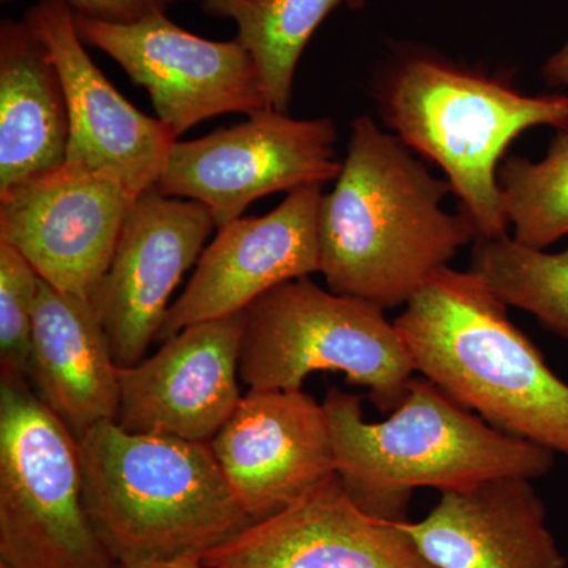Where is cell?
I'll use <instances>...</instances> for the list:
<instances>
[{"label":"cell","mask_w":568,"mask_h":568,"mask_svg":"<svg viewBox=\"0 0 568 568\" xmlns=\"http://www.w3.org/2000/svg\"><path fill=\"white\" fill-rule=\"evenodd\" d=\"M0 564L118 568L85 510L80 444L26 377H0Z\"/></svg>","instance_id":"7"},{"label":"cell","mask_w":568,"mask_h":568,"mask_svg":"<svg viewBox=\"0 0 568 568\" xmlns=\"http://www.w3.org/2000/svg\"><path fill=\"white\" fill-rule=\"evenodd\" d=\"M345 2L351 0H204L203 9L234 22L235 40L253 55L272 110L287 112L302 52Z\"/></svg>","instance_id":"20"},{"label":"cell","mask_w":568,"mask_h":568,"mask_svg":"<svg viewBox=\"0 0 568 568\" xmlns=\"http://www.w3.org/2000/svg\"><path fill=\"white\" fill-rule=\"evenodd\" d=\"M245 312L182 328L152 357L119 366L115 424L134 435L211 443L234 413Z\"/></svg>","instance_id":"13"},{"label":"cell","mask_w":568,"mask_h":568,"mask_svg":"<svg viewBox=\"0 0 568 568\" xmlns=\"http://www.w3.org/2000/svg\"><path fill=\"white\" fill-rule=\"evenodd\" d=\"M384 122L450 183L477 239L507 234L497 163L534 126L568 129V95H525L497 77L410 54L377 81Z\"/></svg>","instance_id":"5"},{"label":"cell","mask_w":568,"mask_h":568,"mask_svg":"<svg viewBox=\"0 0 568 568\" xmlns=\"http://www.w3.org/2000/svg\"><path fill=\"white\" fill-rule=\"evenodd\" d=\"M9 2V0H2ZM74 14L108 22H132L166 11V0H67Z\"/></svg>","instance_id":"24"},{"label":"cell","mask_w":568,"mask_h":568,"mask_svg":"<svg viewBox=\"0 0 568 568\" xmlns=\"http://www.w3.org/2000/svg\"><path fill=\"white\" fill-rule=\"evenodd\" d=\"M323 406L347 495L387 521H406L417 488L444 493L495 478L536 480L555 466L552 452L487 424L424 376L413 377L383 422H366L361 396L336 387Z\"/></svg>","instance_id":"3"},{"label":"cell","mask_w":568,"mask_h":568,"mask_svg":"<svg viewBox=\"0 0 568 568\" xmlns=\"http://www.w3.org/2000/svg\"><path fill=\"white\" fill-rule=\"evenodd\" d=\"M336 140L331 119L254 112L200 140L175 141L156 190L203 204L219 230L267 194L336 181L343 166Z\"/></svg>","instance_id":"8"},{"label":"cell","mask_w":568,"mask_h":568,"mask_svg":"<svg viewBox=\"0 0 568 568\" xmlns=\"http://www.w3.org/2000/svg\"><path fill=\"white\" fill-rule=\"evenodd\" d=\"M138 196L110 174L65 163L0 194V241L43 282L92 301Z\"/></svg>","instance_id":"10"},{"label":"cell","mask_w":568,"mask_h":568,"mask_svg":"<svg viewBox=\"0 0 568 568\" xmlns=\"http://www.w3.org/2000/svg\"><path fill=\"white\" fill-rule=\"evenodd\" d=\"M78 444L85 510L118 566L203 558L253 525L209 443L134 435L112 420Z\"/></svg>","instance_id":"4"},{"label":"cell","mask_w":568,"mask_h":568,"mask_svg":"<svg viewBox=\"0 0 568 568\" xmlns=\"http://www.w3.org/2000/svg\"><path fill=\"white\" fill-rule=\"evenodd\" d=\"M504 212L515 241L544 250L568 234V129L559 130L547 156H508L497 171Z\"/></svg>","instance_id":"22"},{"label":"cell","mask_w":568,"mask_h":568,"mask_svg":"<svg viewBox=\"0 0 568 568\" xmlns=\"http://www.w3.org/2000/svg\"><path fill=\"white\" fill-rule=\"evenodd\" d=\"M40 282L32 264L0 241V377H26Z\"/></svg>","instance_id":"23"},{"label":"cell","mask_w":568,"mask_h":568,"mask_svg":"<svg viewBox=\"0 0 568 568\" xmlns=\"http://www.w3.org/2000/svg\"><path fill=\"white\" fill-rule=\"evenodd\" d=\"M118 568H205V566L203 564V558H197V556H189V558L130 564V566H118Z\"/></svg>","instance_id":"26"},{"label":"cell","mask_w":568,"mask_h":568,"mask_svg":"<svg viewBox=\"0 0 568 568\" xmlns=\"http://www.w3.org/2000/svg\"><path fill=\"white\" fill-rule=\"evenodd\" d=\"M85 47L97 48L151 95L156 119L181 138L223 114L271 110L253 55L237 40L213 41L156 11L132 22L77 14Z\"/></svg>","instance_id":"9"},{"label":"cell","mask_w":568,"mask_h":568,"mask_svg":"<svg viewBox=\"0 0 568 568\" xmlns=\"http://www.w3.org/2000/svg\"><path fill=\"white\" fill-rule=\"evenodd\" d=\"M394 324L418 375L500 432L568 457V384L480 276L440 268Z\"/></svg>","instance_id":"2"},{"label":"cell","mask_w":568,"mask_h":568,"mask_svg":"<svg viewBox=\"0 0 568 568\" xmlns=\"http://www.w3.org/2000/svg\"><path fill=\"white\" fill-rule=\"evenodd\" d=\"M168 2V6H170V3H178V2H201L203 3L204 0H166Z\"/></svg>","instance_id":"27"},{"label":"cell","mask_w":568,"mask_h":568,"mask_svg":"<svg viewBox=\"0 0 568 568\" xmlns=\"http://www.w3.org/2000/svg\"><path fill=\"white\" fill-rule=\"evenodd\" d=\"M70 115L47 43L26 20L0 22V194L67 163Z\"/></svg>","instance_id":"19"},{"label":"cell","mask_w":568,"mask_h":568,"mask_svg":"<svg viewBox=\"0 0 568 568\" xmlns=\"http://www.w3.org/2000/svg\"><path fill=\"white\" fill-rule=\"evenodd\" d=\"M26 379L77 439L115 420L119 365L91 301L41 280Z\"/></svg>","instance_id":"18"},{"label":"cell","mask_w":568,"mask_h":568,"mask_svg":"<svg viewBox=\"0 0 568 568\" xmlns=\"http://www.w3.org/2000/svg\"><path fill=\"white\" fill-rule=\"evenodd\" d=\"M470 272L507 306H517L568 342V250L547 253L508 235L476 239Z\"/></svg>","instance_id":"21"},{"label":"cell","mask_w":568,"mask_h":568,"mask_svg":"<svg viewBox=\"0 0 568 568\" xmlns=\"http://www.w3.org/2000/svg\"><path fill=\"white\" fill-rule=\"evenodd\" d=\"M448 192L450 183L429 173L399 138L368 115L355 119L317 224L328 290L384 310L406 305L477 239L465 213L444 211Z\"/></svg>","instance_id":"1"},{"label":"cell","mask_w":568,"mask_h":568,"mask_svg":"<svg viewBox=\"0 0 568 568\" xmlns=\"http://www.w3.org/2000/svg\"><path fill=\"white\" fill-rule=\"evenodd\" d=\"M0 568H7L6 566H2V564H0Z\"/></svg>","instance_id":"28"},{"label":"cell","mask_w":568,"mask_h":568,"mask_svg":"<svg viewBox=\"0 0 568 568\" xmlns=\"http://www.w3.org/2000/svg\"><path fill=\"white\" fill-rule=\"evenodd\" d=\"M544 78L552 88H568V40L545 63Z\"/></svg>","instance_id":"25"},{"label":"cell","mask_w":568,"mask_h":568,"mask_svg":"<svg viewBox=\"0 0 568 568\" xmlns=\"http://www.w3.org/2000/svg\"><path fill=\"white\" fill-rule=\"evenodd\" d=\"M205 568H436L398 523L373 517L338 474L203 556Z\"/></svg>","instance_id":"16"},{"label":"cell","mask_w":568,"mask_h":568,"mask_svg":"<svg viewBox=\"0 0 568 568\" xmlns=\"http://www.w3.org/2000/svg\"><path fill=\"white\" fill-rule=\"evenodd\" d=\"M209 446L253 523L274 517L336 473L327 414L302 390L250 388Z\"/></svg>","instance_id":"14"},{"label":"cell","mask_w":568,"mask_h":568,"mask_svg":"<svg viewBox=\"0 0 568 568\" xmlns=\"http://www.w3.org/2000/svg\"><path fill=\"white\" fill-rule=\"evenodd\" d=\"M26 20L47 43L70 115L67 163L110 174L141 194L159 183L178 138L122 95L85 50L67 0H39Z\"/></svg>","instance_id":"15"},{"label":"cell","mask_w":568,"mask_h":568,"mask_svg":"<svg viewBox=\"0 0 568 568\" xmlns=\"http://www.w3.org/2000/svg\"><path fill=\"white\" fill-rule=\"evenodd\" d=\"M398 525L436 568H567L528 478L440 493L424 519Z\"/></svg>","instance_id":"17"},{"label":"cell","mask_w":568,"mask_h":568,"mask_svg":"<svg viewBox=\"0 0 568 568\" xmlns=\"http://www.w3.org/2000/svg\"><path fill=\"white\" fill-rule=\"evenodd\" d=\"M323 186H302L265 215L241 216L219 227L192 280L168 310L155 342H166L189 325L245 312L280 284L320 272Z\"/></svg>","instance_id":"12"},{"label":"cell","mask_w":568,"mask_h":568,"mask_svg":"<svg viewBox=\"0 0 568 568\" xmlns=\"http://www.w3.org/2000/svg\"><path fill=\"white\" fill-rule=\"evenodd\" d=\"M383 306L304 278L280 284L245 310L241 379L252 390H302L317 372L343 373L390 414L416 376Z\"/></svg>","instance_id":"6"},{"label":"cell","mask_w":568,"mask_h":568,"mask_svg":"<svg viewBox=\"0 0 568 568\" xmlns=\"http://www.w3.org/2000/svg\"><path fill=\"white\" fill-rule=\"evenodd\" d=\"M213 230L212 213L196 201L164 196L156 186L138 196L91 301L121 368L141 362L155 342L171 294Z\"/></svg>","instance_id":"11"}]
</instances>
